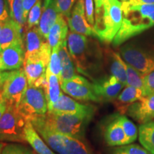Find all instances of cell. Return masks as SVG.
Masks as SVG:
<instances>
[{"instance_id": "21", "label": "cell", "mask_w": 154, "mask_h": 154, "mask_svg": "<svg viewBox=\"0 0 154 154\" xmlns=\"http://www.w3.org/2000/svg\"><path fill=\"white\" fill-rule=\"evenodd\" d=\"M59 55L60 57L61 67V74L59 80L61 84V82L71 79L77 75L76 67L67 47V40H65L59 45Z\"/></svg>"}, {"instance_id": "34", "label": "cell", "mask_w": 154, "mask_h": 154, "mask_svg": "<svg viewBox=\"0 0 154 154\" xmlns=\"http://www.w3.org/2000/svg\"><path fill=\"white\" fill-rule=\"evenodd\" d=\"M59 44V45H60ZM59 45L56 47L52 49L51 51V57L48 64L47 70L49 71L52 74L57 75L59 77V79L60 80L61 74V60L59 55Z\"/></svg>"}, {"instance_id": "39", "label": "cell", "mask_w": 154, "mask_h": 154, "mask_svg": "<svg viewBox=\"0 0 154 154\" xmlns=\"http://www.w3.org/2000/svg\"><path fill=\"white\" fill-rule=\"evenodd\" d=\"M10 18V10L8 1L0 0V22L3 24Z\"/></svg>"}, {"instance_id": "7", "label": "cell", "mask_w": 154, "mask_h": 154, "mask_svg": "<svg viewBox=\"0 0 154 154\" xmlns=\"http://www.w3.org/2000/svg\"><path fill=\"white\" fill-rule=\"evenodd\" d=\"M2 96L7 104L18 106L22 96L29 86L23 69L4 72Z\"/></svg>"}, {"instance_id": "43", "label": "cell", "mask_w": 154, "mask_h": 154, "mask_svg": "<svg viewBox=\"0 0 154 154\" xmlns=\"http://www.w3.org/2000/svg\"><path fill=\"white\" fill-rule=\"evenodd\" d=\"M94 2H95V6L96 8H98V7H101V6L103 5V3L106 2L111 1V0H94Z\"/></svg>"}, {"instance_id": "41", "label": "cell", "mask_w": 154, "mask_h": 154, "mask_svg": "<svg viewBox=\"0 0 154 154\" xmlns=\"http://www.w3.org/2000/svg\"><path fill=\"white\" fill-rule=\"evenodd\" d=\"M127 2L130 5H151L154 4V0H127Z\"/></svg>"}, {"instance_id": "49", "label": "cell", "mask_w": 154, "mask_h": 154, "mask_svg": "<svg viewBox=\"0 0 154 154\" xmlns=\"http://www.w3.org/2000/svg\"><path fill=\"white\" fill-rule=\"evenodd\" d=\"M122 2H125V1H127V0H121Z\"/></svg>"}, {"instance_id": "35", "label": "cell", "mask_w": 154, "mask_h": 154, "mask_svg": "<svg viewBox=\"0 0 154 154\" xmlns=\"http://www.w3.org/2000/svg\"><path fill=\"white\" fill-rule=\"evenodd\" d=\"M42 14V1L38 0L34 6L30 9L27 17L28 29L34 27L38 24Z\"/></svg>"}, {"instance_id": "22", "label": "cell", "mask_w": 154, "mask_h": 154, "mask_svg": "<svg viewBox=\"0 0 154 154\" xmlns=\"http://www.w3.org/2000/svg\"><path fill=\"white\" fill-rule=\"evenodd\" d=\"M67 34H68V26L66 22L63 15L59 14L57 22L51 28L48 35L47 40L51 49L66 40V36H68Z\"/></svg>"}, {"instance_id": "48", "label": "cell", "mask_w": 154, "mask_h": 154, "mask_svg": "<svg viewBox=\"0 0 154 154\" xmlns=\"http://www.w3.org/2000/svg\"><path fill=\"white\" fill-rule=\"evenodd\" d=\"M7 1H8V3H9V2H11L12 1V0H7Z\"/></svg>"}, {"instance_id": "23", "label": "cell", "mask_w": 154, "mask_h": 154, "mask_svg": "<svg viewBox=\"0 0 154 154\" xmlns=\"http://www.w3.org/2000/svg\"><path fill=\"white\" fill-rule=\"evenodd\" d=\"M59 13L58 12L54 1L52 0L47 8L44 9L39 23H38V29L40 34L45 38H48L49 31L54 23L57 22Z\"/></svg>"}, {"instance_id": "30", "label": "cell", "mask_w": 154, "mask_h": 154, "mask_svg": "<svg viewBox=\"0 0 154 154\" xmlns=\"http://www.w3.org/2000/svg\"><path fill=\"white\" fill-rule=\"evenodd\" d=\"M9 5L11 19L23 28L25 26L26 21L24 17L23 0H12L9 3Z\"/></svg>"}, {"instance_id": "47", "label": "cell", "mask_w": 154, "mask_h": 154, "mask_svg": "<svg viewBox=\"0 0 154 154\" xmlns=\"http://www.w3.org/2000/svg\"><path fill=\"white\" fill-rule=\"evenodd\" d=\"M2 23L0 22V30H1V29H2Z\"/></svg>"}, {"instance_id": "44", "label": "cell", "mask_w": 154, "mask_h": 154, "mask_svg": "<svg viewBox=\"0 0 154 154\" xmlns=\"http://www.w3.org/2000/svg\"><path fill=\"white\" fill-rule=\"evenodd\" d=\"M52 1V0H44V7L43 9H45L47 8L48 6L49 5V4L51 3V2Z\"/></svg>"}, {"instance_id": "37", "label": "cell", "mask_w": 154, "mask_h": 154, "mask_svg": "<svg viewBox=\"0 0 154 154\" xmlns=\"http://www.w3.org/2000/svg\"><path fill=\"white\" fill-rule=\"evenodd\" d=\"M144 96L154 94V70L143 76Z\"/></svg>"}, {"instance_id": "13", "label": "cell", "mask_w": 154, "mask_h": 154, "mask_svg": "<svg viewBox=\"0 0 154 154\" xmlns=\"http://www.w3.org/2000/svg\"><path fill=\"white\" fill-rule=\"evenodd\" d=\"M128 116L140 124H146L154 119V94L144 96L127 108Z\"/></svg>"}, {"instance_id": "46", "label": "cell", "mask_w": 154, "mask_h": 154, "mask_svg": "<svg viewBox=\"0 0 154 154\" xmlns=\"http://www.w3.org/2000/svg\"><path fill=\"white\" fill-rule=\"evenodd\" d=\"M5 144L6 143H5V142H0V154H2V149Z\"/></svg>"}, {"instance_id": "29", "label": "cell", "mask_w": 154, "mask_h": 154, "mask_svg": "<svg viewBox=\"0 0 154 154\" xmlns=\"http://www.w3.org/2000/svg\"><path fill=\"white\" fill-rule=\"evenodd\" d=\"M117 118L126 134L128 144L132 143L138 137V130L137 127L133 121H131L126 116H125V114L117 113Z\"/></svg>"}, {"instance_id": "28", "label": "cell", "mask_w": 154, "mask_h": 154, "mask_svg": "<svg viewBox=\"0 0 154 154\" xmlns=\"http://www.w3.org/2000/svg\"><path fill=\"white\" fill-rule=\"evenodd\" d=\"M68 154H96L95 152L84 138H76L64 135Z\"/></svg>"}, {"instance_id": "1", "label": "cell", "mask_w": 154, "mask_h": 154, "mask_svg": "<svg viewBox=\"0 0 154 154\" xmlns=\"http://www.w3.org/2000/svg\"><path fill=\"white\" fill-rule=\"evenodd\" d=\"M67 47L77 72L94 81L103 69V55L97 42L87 36L70 32Z\"/></svg>"}, {"instance_id": "24", "label": "cell", "mask_w": 154, "mask_h": 154, "mask_svg": "<svg viewBox=\"0 0 154 154\" xmlns=\"http://www.w3.org/2000/svg\"><path fill=\"white\" fill-rule=\"evenodd\" d=\"M109 72L111 74L116 77L124 85L126 86V69L125 62L120 54L110 51L108 56Z\"/></svg>"}, {"instance_id": "3", "label": "cell", "mask_w": 154, "mask_h": 154, "mask_svg": "<svg viewBox=\"0 0 154 154\" xmlns=\"http://www.w3.org/2000/svg\"><path fill=\"white\" fill-rule=\"evenodd\" d=\"M96 111V107L91 105L87 110L75 114L57 115L47 111L43 115V118L59 134L76 138H84L86 128L93 119Z\"/></svg>"}, {"instance_id": "9", "label": "cell", "mask_w": 154, "mask_h": 154, "mask_svg": "<svg viewBox=\"0 0 154 154\" xmlns=\"http://www.w3.org/2000/svg\"><path fill=\"white\" fill-rule=\"evenodd\" d=\"M25 51L24 59L39 60L48 66L51 54V48L47 38L40 34L36 26L28 29L25 34Z\"/></svg>"}, {"instance_id": "17", "label": "cell", "mask_w": 154, "mask_h": 154, "mask_svg": "<svg viewBox=\"0 0 154 154\" xmlns=\"http://www.w3.org/2000/svg\"><path fill=\"white\" fill-rule=\"evenodd\" d=\"M91 106V104H82L61 92L58 101L48 112L57 115L75 114L87 110Z\"/></svg>"}, {"instance_id": "27", "label": "cell", "mask_w": 154, "mask_h": 154, "mask_svg": "<svg viewBox=\"0 0 154 154\" xmlns=\"http://www.w3.org/2000/svg\"><path fill=\"white\" fill-rule=\"evenodd\" d=\"M138 139L141 146L154 154V121L140 124L138 128Z\"/></svg>"}, {"instance_id": "11", "label": "cell", "mask_w": 154, "mask_h": 154, "mask_svg": "<svg viewBox=\"0 0 154 154\" xmlns=\"http://www.w3.org/2000/svg\"><path fill=\"white\" fill-rule=\"evenodd\" d=\"M30 121L40 136L54 151L58 154H68L64 135L53 130L44 121L43 115L34 117Z\"/></svg>"}, {"instance_id": "19", "label": "cell", "mask_w": 154, "mask_h": 154, "mask_svg": "<svg viewBox=\"0 0 154 154\" xmlns=\"http://www.w3.org/2000/svg\"><path fill=\"white\" fill-rule=\"evenodd\" d=\"M143 96H144V93L142 89L134 86H126L113 103L119 113L125 114L127 108L133 103L141 99Z\"/></svg>"}, {"instance_id": "14", "label": "cell", "mask_w": 154, "mask_h": 154, "mask_svg": "<svg viewBox=\"0 0 154 154\" xmlns=\"http://www.w3.org/2000/svg\"><path fill=\"white\" fill-rule=\"evenodd\" d=\"M25 51L23 42L11 44L0 51V72L21 69L24 64Z\"/></svg>"}, {"instance_id": "8", "label": "cell", "mask_w": 154, "mask_h": 154, "mask_svg": "<svg viewBox=\"0 0 154 154\" xmlns=\"http://www.w3.org/2000/svg\"><path fill=\"white\" fill-rule=\"evenodd\" d=\"M120 55L124 61L134 67L142 76L154 70V53L133 44L121 47Z\"/></svg>"}, {"instance_id": "25", "label": "cell", "mask_w": 154, "mask_h": 154, "mask_svg": "<svg viewBox=\"0 0 154 154\" xmlns=\"http://www.w3.org/2000/svg\"><path fill=\"white\" fill-rule=\"evenodd\" d=\"M46 76L47 79V86L44 90V93L47 100L48 111H49L52 109L53 106L59 99L61 94V84L59 77L50 72L49 71H46Z\"/></svg>"}, {"instance_id": "42", "label": "cell", "mask_w": 154, "mask_h": 154, "mask_svg": "<svg viewBox=\"0 0 154 154\" xmlns=\"http://www.w3.org/2000/svg\"><path fill=\"white\" fill-rule=\"evenodd\" d=\"M7 102H6L5 100H4V101L2 102V103H0V119H1L2 116L5 112L6 109H7Z\"/></svg>"}, {"instance_id": "38", "label": "cell", "mask_w": 154, "mask_h": 154, "mask_svg": "<svg viewBox=\"0 0 154 154\" xmlns=\"http://www.w3.org/2000/svg\"><path fill=\"white\" fill-rule=\"evenodd\" d=\"M84 9H85L86 18L88 24L91 25L94 27V0H84Z\"/></svg>"}, {"instance_id": "33", "label": "cell", "mask_w": 154, "mask_h": 154, "mask_svg": "<svg viewBox=\"0 0 154 154\" xmlns=\"http://www.w3.org/2000/svg\"><path fill=\"white\" fill-rule=\"evenodd\" d=\"M2 154H37L32 147L26 143H9L4 146Z\"/></svg>"}, {"instance_id": "2", "label": "cell", "mask_w": 154, "mask_h": 154, "mask_svg": "<svg viewBox=\"0 0 154 154\" xmlns=\"http://www.w3.org/2000/svg\"><path fill=\"white\" fill-rule=\"evenodd\" d=\"M122 24L113 38L112 44L119 47L154 26V4L130 5L122 2Z\"/></svg>"}, {"instance_id": "31", "label": "cell", "mask_w": 154, "mask_h": 154, "mask_svg": "<svg viewBox=\"0 0 154 154\" xmlns=\"http://www.w3.org/2000/svg\"><path fill=\"white\" fill-rule=\"evenodd\" d=\"M126 86H131L143 90V76L136 69L126 63Z\"/></svg>"}, {"instance_id": "16", "label": "cell", "mask_w": 154, "mask_h": 154, "mask_svg": "<svg viewBox=\"0 0 154 154\" xmlns=\"http://www.w3.org/2000/svg\"><path fill=\"white\" fill-rule=\"evenodd\" d=\"M103 138L107 146L111 147L128 144L126 134L119 122L117 114L106 124L103 128Z\"/></svg>"}, {"instance_id": "32", "label": "cell", "mask_w": 154, "mask_h": 154, "mask_svg": "<svg viewBox=\"0 0 154 154\" xmlns=\"http://www.w3.org/2000/svg\"><path fill=\"white\" fill-rule=\"evenodd\" d=\"M110 154H151L143 146L138 144L128 143L115 146L110 151Z\"/></svg>"}, {"instance_id": "20", "label": "cell", "mask_w": 154, "mask_h": 154, "mask_svg": "<svg viewBox=\"0 0 154 154\" xmlns=\"http://www.w3.org/2000/svg\"><path fill=\"white\" fill-rule=\"evenodd\" d=\"M24 133L26 143L37 154H57L40 136L30 121H26Z\"/></svg>"}, {"instance_id": "5", "label": "cell", "mask_w": 154, "mask_h": 154, "mask_svg": "<svg viewBox=\"0 0 154 154\" xmlns=\"http://www.w3.org/2000/svg\"><path fill=\"white\" fill-rule=\"evenodd\" d=\"M26 121L17 106L7 104L0 119V142L26 143L24 133Z\"/></svg>"}, {"instance_id": "6", "label": "cell", "mask_w": 154, "mask_h": 154, "mask_svg": "<svg viewBox=\"0 0 154 154\" xmlns=\"http://www.w3.org/2000/svg\"><path fill=\"white\" fill-rule=\"evenodd\" d=\"M17 107L26 121H31L34 117L47 113L48 104L44 89L29 85Z\"/></svg>"}, {"instance_id": "26", "label": "cell", "mask_w": 154, "mask_h": 154, "mask_svg": "<svg viewBox=\"0 0 154 154\" xmlns=\"http://www.w3.org/2000/svg\"><path fill=\"white\" fill-rule=\"evenodd\" d=\"M47 68V65L42 61L24 59L23 69L26 74L29 85H34L36 80L44 76L46 74Z\"/></svg>"}, {"instance_id": "12", "label": "cell", "mask_w": 154, "mask_h": 154, "mask_svg": "<svg viewBox=\"0 0 154 154\" xmlns=\"http://www.w3.org/2000/svg\"><path fill=\"white\" fill-rule=\"evenodd\" d=\"M94 90L100 102H113L124 87V84L113 75L100 76L92 81Z\"/></svg>"}, {"instance_id": "45", "label": "cell", "mask_w": 154, "mask_h": 154, "mask_svg": "<svg viewBox=\"0 0 154 154\" xmlns=\"http://www.w3.org/2000/svg\"><path fill=\"white\" fill-rule=\"evenodd\" d=\"M4 76H5V73H4V72H0V84L3 83Z\"/></svg>"}, {"instance_id": "10", "label": "cell", "mask_w": 154, "mask_h": 154, "mask_svg": "<svg viewBox=\"0 0 154 154\" xmlns=\"http://www.w3.org/2000/svg\"><path fill=\"white\" fill-rule=\"evenodd\" d=\"M61 88L67 95L79 101L100 103L94 92L93 84L85 76L77 74L71 79L61 82Z\"/></svg>"}, {"instance_id": "40", "label": "cell", "mask_w": 154, "mask_h": 154, "mask_svg": "<svg viewBox=\"0 0 154 154\" xmlns=\"http://www.w3.org/2000/svg\"><path fill=\"white\" fill-rule=\"evenodd\" d=\"M38 0H23V7H24V17L27 19L28 14L30 9L34 7Z\"/></svg>"}, {"instance_id": "4", "label": "cell", "mask_w": 154, "mask_h": 154, "mask_svg": "<svg viewBox=\"0 0 154 154\" xmlns=\"http://www.w3.org/2000/svg\"><path fill=\"white\" fill-rule=\"evenodd\" d=\"M121 5L119 0H111L96 8L94 29L101 42L111 43L120 29L123 21Z\"/></svg>"}, {"instance_id": "15", "label": "cell", "mask_w": 154, "mask_h": 154, "mask_svg": "<svg viewBox=\"0 0 154 154\" xmlns=\"http://www.w3.org/2000/svg\"><path fill=\"white\" fill-rule=\"evenodd\" d=\"M67 22L71 32L97 38L94 27L86 20L84 0H78L73 9L72 13L67 18Z\"/></svg>"}, {"instance_id": "18", "label": "cell", "mask_w": 154, "mask_h": 154, "mask_svg": "<svg viewBox=\"0 0 154 154\" xmlns=\"http://www.w3.org/2000/svg\"><path fill=\"white\" fill-rule=\"evenodd\" d=\"M22 29V28L11 18L4 23L0 30V51L11 44L23 42Z\"/></svg>"}, {"instance_id": "36", "label": "cell", "mask_w": 154, "mask_h": 154, "mask_svg": "<svg viewBox=\"0 0 154 154\" xmlns=\"http://www.w3.org/2000/svg\"><path fill=\"white\" fill-rule=\"evenodd\" d=\"M58 12L66 19L71 15V11L76 0H54Z\"/></svg>"}]
</instances>
